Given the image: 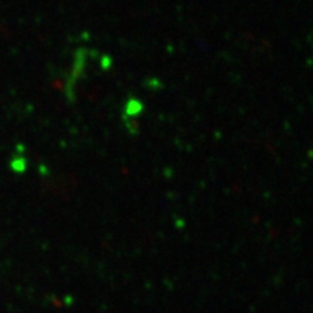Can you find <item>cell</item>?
Listing matches in <instances>:
<instances>
[]
</instances>
